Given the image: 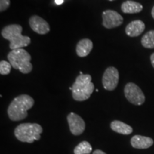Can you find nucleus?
Instances as JSON below:
<instances>
[{"mask_svg":"<svg viewBox=\"0 0 154 154\" xmlns=\"http://www.w3.org/2000/svg\"><path fill=\"white\" fill-rule=\"evenodd\" d=\"M34 100L27 94H22L15 97L7 109V114L13 121H22L28 116L27 111L33 107Z\"/></svg>","mask_w":154,"mask_h":154,"instance_id":"obj_1","label":"nucleus"},{"mask_svg":"<svg viewBox=\"0 0 154 154\" xmlns=\"http://www.w3.org/2000/svg\"><path fill=\"white\" fill-rule=\"evenodd\" d=\"M22 26L19 24L8 25L2 30V36L10 42L9 48L11 50L22 49L31 43V38L29 36L22 34Z\"/></svg>","mask_w":154,"mask_h":154,"instance_id":"obj_2","label":"nucleus"},{"mask_svg":"<svg viewBox=\"0 0 154 154\" xmlns=\"http://www.w3.org/2000/svg\"><path fill=\"white\" fill-rule=\"evenodd\" d=\"M91 76L82 74L76 77L72 86V97L75 101H84L88 99L94 91V84Z\"/></svg>","mask_w":154,"mask_h":154,"instance_id":"obj_3","label":"nucleus"},{"mask_svg":"<svg viewBox=\"0 0 154 154\" xmlns=\"http://www.w3.org/2000/svg\"><path fill=\"white\" fill-rule=\"evenodd\" d=\"M43 128L41 125L36 123H24L15 128L14 134L19 141L32 143L34 140H40Z\"/></svg>","mask_w":154,"mask_h":154,"instance_id":"obj_4","label":"nucleus"},{"mask_svg":"<svg viewBox=\"0 0 154 154\" xmlns=\"http://www.w3.org/2000/svg\"><path fill=\"white\" fill-rule=\"evenodd\" d=\"M9 62L14 69L19 70L22 74H26L32 71L31 60L32 57L25 49H17L11 50L7 55Z\"/></svg>","mask_w":154,"mask_h":154,"instance_id":"obj_5","label":"nucleus"},{"mask_svg":"<svg viewBox=\"0 0 154 154\" xmlns=\"http://www.w3.org/2000/svg\"><path fill=\"white\" fill-rule=\"evenodd\" d=\"M124 94L130 103L136 106H140L145 102V95L139 86L134 83H128L124 87Z\"/></svg>","mask_w":154,"mask_h":154,"instance_id":"obj_6","label":"nucleus"},{"mask_svg":"<svg viewBox=\"0 0 154 154\" xmlns=\"http://www.w3.org/2000/svg\"><path fill=\"white\" fill-rule=\"evenodd\" d=\"M119 80V71L113 66L106 69L102 77V84L107 91H113L117 87Z\"/></svg>","mask_w":154,"mask_h":154,"instance_id":"obj_7","label":"nucleus"},{"mask_svg":"<svg viewBox=\"0 0 154 154\" xmlns=\"http://www.w3.org/2000/svg\"><path fill=\"white\" fill-rule=\"evenodd\" d=\"M103 26L106 29L118 27L123 24L124 19L120 14L114 10H106L102 13Z\"/></svg>","mask_w":154,"mask_h":154,"instance_id":"obj_8","label":"nucleus"},{"mask_svg":"<svg viewBox=\"0 0 154 154\" xmlns=\"http://www.w3.org/2000/svg\"><path fill=\"white\" fill-rule=\"evenodd\" d=\"M69 129L74 136H79L84 133L86 128V124L80 116L75 113H70L67 116Z\"/></svg>","mask_w":154,"mask_h":154,"instance_id":"obj_9","label":"nucleus"},{"mask_svg":"<svg viewBox=\"0 0 154 154\" xmlns=\"http://www.w3.org/2000/svg\"><path fill=\"white\" fill-rule=\"evenodd\" d=\"M29 23L30 27L36 33L44 35L49 32L50 26L47 21L37 15L31 17Z\"/></svg>","mask_w":154,"mask_h":154,"instance_id":"obj_10","label":"nucleus"},{"mask_svg":"<svg viewBox=\"0 0 154 154\" xmlns=\"http://www.w3.org/2000/svg\"><path fill=\"white\" fill-rule=\"evenodd\" d=\"M131 144L134 149H147L153 146V140L147 136L136 135L131 139Z\"/></svg>","mask_w":154,"mask_h":154,"instance_id":"obj_11","label":"nucleus"},{"mask_svg":"<svg viewBox=\"0 0 154 154\" xmlns=\"http://www.w3.org/2000/svg\"><path fill=\"white\" fill-rule=\"evenodd\" d=\"M145 30V24L140 20H135L130 22L126 27V34L131 37H136L140 35Z\"/></svg>","mask_w":154,"mask_h":154,"instance_id":"obj_12","label":"nucleus"},{"mask_svg":"<svg viewBox=\"0 0 154 154\" xmlns=\"http://www.w3.org/2000/svg\"><path fill=\"white\" fill-rule=\"evenodd\" d=\"M93 49V42L88 38H83L78 42L76 51L79 57H85L89 54Z\"/></svg>","mask_w":154,"mask_h":154,"instance_id":"obj_13","label":"nucleus"},{"mask_svg":"<svg viewBox=\"0 0 154 154\" xmlns=\"http://www.w3.org/2000/svg\"><path fill=\"white\" fill-rule=\"evenodd\" d=\"M143 10V6L136 2L128 0L121 5V11L125 14H136Z\"/></svg>","mask_w":154,"mask_h":154,"instance_id":"obj_14","label":"nucleus"},{"mask_svg":"<svg viewBox=\"0 0 154 154\" xmlns=\"http://www.w3.org/2000/svg\"><path fill=\"white\" fill-rule=\"evenodd\" d=\"M111 128L113 131L123 135H129L133 132L131 126L118 120L113 121L111 123Z\"/></svg>","mask_w":154,"mask_h":154,"instance_id":"obj_15","label":"nucleus"},{"mask_svg":"<svg viewBox=\"0 0 154 154\" xmlns=\"http://www.w3.org/2000/svg\"><path fill=\"white\" fill-rule=\"evenodd\" d=\"M141 44L146 49H154V30L144 34L141 38Z\"/></svg>","mask_w":154,"mask_h":154,"instance_id":"obj_16","label":"nucleus"},{"mask_svg":"<svg viewBox=\"0 0 154 154\" xmlns=\"http://www.w3.org/2000/svg\"><path fill=\"white\" fill-rule=\"evenodd\" d=\"M92 152V146L88 141L81 142L74 148V154H90Z\"/></svg>","mask_w":154,"mask_h":154,"instance_id":"obj_17","label":"nucleus"},{"mask_svg":"<svg viewBox=\"0 0 154 154\" xmlns=\"http://www.w3.org/2000/svg\"><path fill=\"white\" fill-rule=\"evenodd\" d=\"M11 63L7 61H0V74L2 75H7L11 72Z\"/></svg>","mask_w":154,"mask_h":154,"instance_id":"obj_18","label":"nucleus"},{"mask_svg":"<svg viewBox=\"0 0 154 154\" xmlns=\"http://www.w3.org/2000/svg\"><path fill=\"white\" fill-rule=\"evenodd\" d=\"M10 5V0H0V11H5Z\"/></svg>","mask_w":154,"mask_h":154,"instance_id":"obj_19","label":"nucleus"},{"mask_svg":"<svg viewBox=\"0 0 154 154\" xmlns=\"http://www.w3.org/2000/svg\"><path fill=\"white\" fill-rule=\"evenodd\" d=\"M93 154H106V153L105 152H103V151H101V150L97 149L96 150V151H94Z\"/></svg>","mask_w":154,"mask_h":154,"instance_id":"obj_20","label":"nucleus"},{"mask_svg":"<svg viewBox=\"0 0 154 154\" xmlns=\"http://www.w3.org/2000/svg\"><path fill=\"white\" fill-rule=\"evenodd\" d=\"M55 3L56 5H62V4L63 3V2H64V0H55Z\"/></svg>","mask_w":154,"mask_h":154,"instance_id":"obj_21","label":"nucleus"},{"mask_svg":"<svg viewBox=\"0 0 154 154\" xmlns=\"http://www.w3.org/2000/svg\"><path fill=\"white\" fill-rule=\"evenodd\" d=\"M151 62L152 66H153V67L154 68V53H153L151 55Z\"/></svg>","mask_w":154,"mask_h":154,"instance_id":"obj_22","label":"nucleus"},{"mask_svg":"<svg viewBox=\"0 0 154 154\" xmlns=\"http://www.w3.org/2000/svg\"><path fill=\"white\" fill-rule=\"evenodd\" d=\"M151 14H152V17H153V18L154 19V6H153V9H152V11H151Z\"/></svg>","mask_w":154,"mask_h":154,"instance_id":"obj_23","label":"nucleus"},{"mask_svg":"<svg viewBox=\"0 0 154 154\" xmlns=\"http://www.w3.org/2000/svg\"><path fill=\"white\" fill-rule=\"evenodd\" d=\"M109 1H110V2H112V1H114V0H109Z\"/></svg>","mask_w":154,"mask_h":154,"instance_id":"obj_24","label":"nucleus"}]
</instances>
